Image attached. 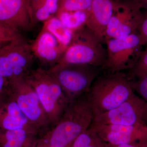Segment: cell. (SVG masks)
Wrapping results in <instances>:
<instances>
[{
  "instance_id": "obj_7",
  "label": "cell",
  "mask_w": 147,
  "mask_h": 147,
  "mask_svg": "<svg viewBox=\"0 0 147 147\" xmlns=\"http://www.w3.org/2000/svg\"><path fill=\"white\" fill-rule=\"evenodd\" d=\"M107 58L103 69L109 72L123 71L134 66L142 50L139 33L122 38L105 40Z\"/></svg>"
},
{
  "instance_id": "obj_11",
  "label": "cell",
  "mask_w": 147,
  "mask_h": 147,
  "mask_svg": "<svg viewBox=\"0 0 147 147\" xmlns=\"http://www.w3.org/2000/svg\"><path fill=\"white\" fill-rule=\"evenodd\" d=\"M0 23L20 34L32 29L29 0H0Z\"/></svg>"
},
{
  "instance_id": "obj_31",
  "label": "cell",
  "mask_w": 147,
  "mask_h": 147,
  "mask_svg": "<svg viewBox=\"0 0 147 147\" xmlns=\"http://www.w3.org/2000/svg\"><path fill=\"white\" fill-rule=\"evenodd\" d=\"M46 142V144H45V147H49V146H48V144H47V142Z\"/></svg>"
},
{
  "instance_id": "obj_10",
  "label": "cell",
  "mask_w": 147,
  "mask_h": 147,
  "mask_svg": "<svg viewBox=\"0 0 147 147\" xmlns=\"http://www.w3.org/2000/svg\"><path fill=\"white\" fill-rule=\"evenodd\" d=\"M7 90L16 100L30 124H40L44 122L43 121L45 119H47L38 95L24 78L8 81Z\"/></svg>"
},
{
  "instance_id": "obj_24",
  "label": "cell",
  "mask_w": 147,
  "mask_h": 147,
  "mask_svg": "<svg viewBox=\"0 0 147 147\" xmlns=\"http://www.w3.org/2000/svg\"><path fill=\"white\" fill-rule=\"evenodd\" d=\"M22 36L21 34L0 23V42L7 43Z\"/></svg>"
},
{
  "instance_id": "obj_15",
  "label": "cell",
  "mask_w": 147,
  "mask_h": 147,
  "mask_svg": "<svg viewBox=\"0 0 147 147\" xmlns=\"http://www.w3.org/2000/svg\"><path fill=\"white\" fill-rule=\"evenodd\" d=\"M31 46L35 57L42 64L49 65L52 67L57 63L65 50L57 38L43 27Z\"/></svg>"
},
{
  "instance_id": "obj_27",
  "label": "cell",
  "mask_w": 147,
  "mask_h": 147,
  "mask_svg": "<svg viewBox=\"0 0 147 147\" xmlns=\"http://www.w3.org/2000/svg\"><path fill=\"white\" fill-rule=\"evenodd\" d=\"M8 83V80L0 75V95L5 91Z\"/></svg>"
},
{
  "instance_id": "obj_8",
  "label": "cell",
  "mask_w": 147,
  "mask_h": 147,
  "mask_svg": "<svg viewBox=\"0 0 147 147\" xmlns=\"http://www.w3.org/2000/svg\"><path fill=\"white\" fill-rule=\"evenodd\" d=\"M113 15L108 25L105 40L122 38L138 32L144 9L129 0H115Z\"/></svg>"
},
{
  "instance_id": "obj_32",
  "label": "cell",
  "mask_w": 147,
  "mask_h": 147,
  "mask_svg": "<svg viewBox=\"0 0 147 147\" xmlns=\"http://www.w3.org/2000/svg\"></svg>"
},
{
  "instance_id": "obj_19",
  "label": "cell",
  "mask_w": 147,
  "mask_h": 147,
  "mask_svg": "<svg viewBox=\"0 0 147 147\" xmlns=\"http://www.w3.org/2000/svg\"><path fill=\"white\" fill-rule=\"evenodd\" d=\"M88 10L61 11L56 16L65 27L74 32L86 26Z\"/></svg>"
},
{
  "instance_id": "obj_17",
  "label": "cell",
  "mask_w": 147,
  "mask_h": 147,
  "mask_svg": "<svg viewBox=\"0 0 147 147\" xmlns=\"http://www.w3.org/2000/svg\"><path fill=\"white\" fill-rule=\"evenodd\" d=\"M33 135L23 129H0V147H30L35 142Z\"/></svg>"
},
{
  "instance_id": "obj_3",
  "label": "cell",
  "mask_w": 147,
  "mask_h": 147,
  "mask_svg": "<svg viewBox=\"0 0 147 147\" xmlns=\"http://www.w3.org/2000/svg\"><path fill=\"white\" fill-rule=\"evenodd\" d=\"M24 79L36 93L48 120L57 123L69 102L55 76L39 68L32 69Z\"/></svg>"
},
{
  "instance_id": "obj_2",
  "label": "cell",
  "mask_w": 147,
  "mask_h": 147,
  "mask_svg": "<svg viewBox=\"0 0 147 147\" xmlns=\"http://www.w3.org/2000/svg\"><path fill=\"white\" fill-rule=\"evenodd\" d=\"M134 94L126 74L123 71L100 74L89 91L94 117L117 108Z\"/></svg>"
},
{
  "instance_id": "obj_30",
  "label": "cell",
  "mask_w": 147,
  "mask_h": 147,
  "mask_svg": "<svg viewBox=\"0 0 147 147\" xmlns=\"http://www.w3.org/2000/svg\"><path fill=\"white\" fill-rule=\"evenodd\" d=\"M6 43H3V42H0V47H1V46H2L3 45H4V44H6Z\"/></svg>"
},
{
  "instance_id": "obj_5",
  "label": "cell",
  "mask_w": 147,
  "mask_h": 147,
  "mask_svg": "<svg viewBox=\"0 0 147 147\" xmlns=\"http://www.w3.org/2000/svg\"><path fill=\"white\" fill-rule=\"evenodd\" d=\"M103 69L90 65H55L49 69L60 85L69 102L90 91Z\"/></svg>"
},
{
  "instance_id": "obj_29",
  "label": "cell",
  "mask_w": 147,
  "mask_h": 147,
  "mask_svg": "<svg viewBox=\"0 0 147 147\" xmlns=\"http://www.w3.org/2000/svg\"><path fill=\"white\" fill-rule=\"evenodd\" d=\"M46 142L43 141L35 142L30 147H45Z\"/></svg>"
},
{
  "instance_id": "obj_22",
  "label": "cell",
  "mask_w": 147,
  "mask_h": 147,
  "mask_svg": "<svg viewBox=\"0 0 147 147\" xmlns=\"http://www.w3.org/2000/svg\"><path fill=\"white\" fill-rule=\"evenodd\" d=\"M93 0H59L58 12L88 10ZM57 12V13H58Z\"/></svg>"
},
{
  "instance_id": "obj_6",
  "label": "cell",
  "mask_w": 147,
  "mask_h": 147,
  "mask_svg": "<svg viewBox=\"0 0 147 147\" xmlns=\"http://www.w3.org/2000/svg\"><path fill=\"white\" fill-rule=\"evenodd\" d=\"M35 58L31 44L24 36L0 47V75L8 81L24 78Z\"/></svg>"
},
{
  "instance_id": "obj_9",
  "label": "cell",
  "mask_w": 147,
  "mask_h": 147,
  "mask_svg": "<svg viewBox=\"0 0 147 147\" xmlns=\"http://www.w3.org/2000/svg\"><path fill=\"white\" fill-rule=\"evenodd\" d=\"M92 124L147 125V101L135 93L117 108L94 117Z\"/></svg>"
},
{
  "instance_id": "obj_28",
  "label": "cell",
  "mask_w": 147,
  "mask_h": 147,
  "mask_svg": "<svg viewBox=\"0 0 147 147\" xmlns=\"http://www.w3.org/2000/svg\"><path fill=\"white\" fill-rule=\"evenodd\" d=\"M142 9L147 8V0H129Z\"/></svg>"
},
{
  "instance_id": "obj_14",
  "label": "cell",
  "mask_w": 147,
  "mask_h": 147,
  "mask_svg": "<svg viewBox=\"0 0 147 147\" xmlns=\"http://www.w3.org/2000/svg\"><path fill=\"white\" fill-rule=\"evenodd\" d=\"M113 8V0H93L88 10L86 26L104 44Z\"/></svg>"
},
{
  "instance_id": "obj_4",
  "label": "cell",
  "mask_w": 147,
  "mask_h": 147,
  "mask_svg": "<svg viewBox=\"0 0 147 147\" xmlns=\"http://www.w3.org/2000/svg\"><path fill=\"white\" fill-rule=\"evenodd\" d=\"M86 26L74 32L69 45L55 65H90L102 69L107 58V49Z\"/></svg>"
},
{
  "instance_id": "obj_25",
  "label": "cell",
  "mask_w": 147,
  "mask_h": 147,
  "mask_svg": "<svg viewBox=\"0 0 147 147\" xmlns=\"http://www.w3.org/2000/svg\"><path fill=\"white\" fill-rule=\"evenodd\" d=\"M138 32L143 45L147 44V8L144 9L143 18L138 28Z\"/></svg>"
},
{
  "instance_id": "obj_12",
  "label": "cell",
  "mask_w": 147,
  "mask_h": 147,
  "mask_svg": "<svg viewBox=\"0 0 147 147\" xmlns=\"http://www.w3.org/2000/svg\"><path fill=\"white\" fill-rule=\"evenodd\" d=\"M91 126L95 129L103 142L111 144H122L147 140L146 125L91 124Z\"/></svg>"
},
{
  "instance_id": "obj_23",
  "label": "cell",
  "mask_w": 147,
  "mask_h": 147,
  "mask_svg": "<svg viewBox=\"0 0 147 147\" xmlns=\"http://www.w3.org/2000/svg\"><path fill=\"white\" fill-rule=\"evenodd\" d=\"M130 85L134 91L147 101V75L129 80Z\"/></svg>"
},
{
  "instance_id": "obj_20",
  "label": "cell",
  "mask_w": 147,
  "mask_h": 147,
  "mask_svg": "<svg viewBox=\"0 0 147 147\" xmlns=\"http://www.w3.org/2000/svg\"><path fill=\"white\" fill-rule=\"evenodd\" d=\"M70 147H105V142L90 126L76 137Z\"/></svg>"
},
{
  "instance_id": "obj_13",
  "label": "cell",
  "mask_w": 147,
  "mask_h": 147,
  "mask_svg": "<svg viewBox=\"0 0 147 147\" xmlns=\"http://www.w3.org/2000/svg\"><path fill=\"white\" fill-rule=\"evenodd\" d=\"M28 119L10 93L6 89L0 95V129L13 130L23 129L35 134L28 127Z\"/></svg>"
},
{
  "instance_id": "obj_16",
  "label": "cell",
  "mask_w": 147,
  "mask_h": 147,
  "mask_svg": "<svg viewBox=\"0 0 147 147\" xmlns=\"http://www.w3.org/2000/svg\"><path fill=\"white\" fill-rule=\"evenodd\" d=\"M59 0H29V8L35 25L56 16Z\"/></svg>"
},
{
  "instance_id": "obj_1",
  "label": "cell",
  "mask_w": 147,
  "mask_h": 147,
  "mask_svg": "<svg viewBox=\"0 0 147 147\" xmlns=\"http://www.w3.org/2000/svg\"><path fill=\"white\" fill-rule=\"evenodd\" d=\"M89 92L69 103L46 142L49 147H70L93 120Z\"/></svg>"
},
{
  "instance_id": "obj_26",
  "label": "cell",
  "mask_w": 147,
  "mask_h": 147,
  "mask_svg": "<svg viewBox=\"0 0 147 147\" xmlns=\"http://www.w3.org/2000/svg\"><path fill=\"white\" fill-rule=\"evenodd\" d=\"M105 147H147V140L120 145L111 144L105 142Z\"/></svg>"
},
{
  "instance_id": "obj_21",
  "label": "cell",
  "mask_w": 147,
  "mask_h": 147,
  "mask_svg": "<svg viewBox=\"0 0 147 147\" xmlns=\"http://www.w3.org/2000/svg\"><path fill=\"white\" fill-rule=\"evenodd\" d=\"M146 49L142 51L134 66L126 74L129 80L147 75V44Z\"/></svg>"
},
{
  "instance_id": "obj_18",
  "label": "cell",
  "mask_w": 147,
  "mask_h": 147,
  "mask_svg": "<svg viewBox=\"0 0 147 147\" xmlns=\"http://www.w3.org/2000/svg\"><path fill=\"white\" fill-rule=\"evenodd\" d=\"M42 27L50 32L65 49L73 38L74 32L65 27L56 16L44 21Z\"/></svg>"
}]
</instances>
